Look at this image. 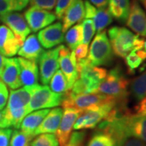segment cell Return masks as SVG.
I'll use <instances>...</instances> for the list:
<instances>
[{
    "mask_svg": "<svg viewBox=\"0 0 146 146\" xmlns=\"http://www.w3.org/2000/svg\"><path fill=\"white\" fill-rule=\"evenodd\" d=\"M88 53V59L94 66H108L112 63L114 53L105 30L97 33Z\"/></svg>",
    "mask_w": 146,
    "mask_h": 146,
    "instance_id": "cell-3",
    "label": "cell"
},
{
    "mask_svg": "<svg viewBox=\"0 0 146 146\" xmlns=\"http://www.w3.org/2000/svg\"><path fill=\"white\" fill-rule=\"evenodd\" d=\"M114 99L118 98L101 94H73L70 91H68L65 94L64 99L61 105L63 109L75 108L80 110H84L90 107H94L95 106L108 102Z\"/></svg>",
    "mask_w": 146,
    "mask_h": 146,
    "instance_id": "cell-6",
    "label": "cell"
},
{
    "mask_svg": "<svg viewBox=\"0 0 146 146\" xmlns=\"http://www.w3.org/2000/svg\"><path fill=\"white\" fill-rule=\"evenodd\" d=\"M23 44L20 38L5 25H0V53L5 57H13Z\"/></svg>",
    "mask_w": 146,
    "mask_h": 146,
    "instance_id": "cell-14",
    "label": "cell"
},
{
    "mask_svg": "<svg viewBox=\"0 0 146 146\" xmlns=\"http://www.w3.org/2000/svg\"><path fill=\"white\" fill-rule=\"evenodd\" d=\"M65 94L53 92L46 85L38 84L32 95L29 103L27 106V114L38 110L57 107L62 104Z\"/></svg>",
    "mask_w": 146,
    "mask_h": 146,
    "instance_id": "cell-5",
    "label": "cell"
},
{
    "mask_svg": "<svg viewBox=\"0 0 146 146\" xmlns=\"http://www.w3.org/2000/svg\"><path fill=\"white\" fill-rule=\"evenodd\" d=\"M59 67L68 81V89H72V85L78 79L76 58L74 50H71L68 47L63 45L59 46Z\"/></svg>",
    "mask_w": 146,
    "mask_h": 146,
    "instance_id": "cell-8",
    "label": "cell"
},
{
    "mask_svg": "<svg viewBox=\"0 0 146 146\" xmlns=\"http://www.w3.org/2000/svg\"><path fill=\"white\" fill-rule=\"evenodd\" d=\"M126 24L137 35L146 37V13L138 0H132L131 3Z\"/></svg>",
    "mask_w": 146,
    "mask_h": 146,
    "instance_id": "cell-13",
    "label": "cell"
},
{
    "mask_svg": "<svg viewBox=\"0 0 146 146\" xmlns=\"http://www.w3.org/2000/svg\"><path fill=\"white\" fill-rule=\"evenodd\" d=\"M88 52H89V45L83 44V43L80 44L74 50L76 60L85 58L88 55Z\"/></svg>",
    "mask_w": 146,
    "mask_h": 146,
    "instance_id": "cell-40",
    "label": "cell"
},
{
    "mask_svg": "<svg viewBox=\"0 0 146 146\" xmlns=\"http://www.w3.org/2000/svg\"><path fill=\"white\" fill-rule=\"evenodd\" d=\"M135 115H146V96L138 102V103L134 107V113Z\"/></svg>",
    "mask_w": 146,
    "mask_h": 146,
    "instance_id": "cell-42",
    "label": "cell"
},
{
    "mask_svg": "<svg viewBox=\"0 0 146 146\" xmlns=\"http://www.w3.org/2000/svg\"><path fill=\"white\" fill-rule=\"evenodd\" d=\"M0 21L6 26L8 27L13 33L22 42H25L26 37L31 33L24 15L19 12H9L0 15Z\"/></svg>",
    "mask_w": 146,
    "mask_h": 146,
    "instance_id": "cell-12",
    "label": "cell"
},
{
    "mask_svg": "<svg viewBox=\"0 0 146 146\" xmlns=\"http://www.w3.org/2000/svg\"><path fill=\"white\" fill-rule=\"evenodd\" d=\"M49 83H50V88L54 93L64 94L69 91L68 81L61 70H58L54 74Z\"/></svg>",
    "mask_w": 146,
    "mask_h": 146,
    "instance_id": "cell-30",
    "label": "cell"
},
{
    "mask_svg": "<svg viewBox=\"0 0 146 146\" xmlns=\"http://www.w3.org/2000/svg\"><path fill=\"white\" fill-rule=\"evenodd\" d=\"M37 39L45 49H52L64 41L62 23L56 22L41 29L37 33Z\"/></svg>",
    "mask_w": 146,
    "mask_h": 146,
    "instance_id": "cell-11",
    "label": "cell"
},
{
    "mask_svg": "<svg viewBox=\"0 0 146 146\" xmlns=\"http://www.w3.org/2000/svg\"><path fill=\"white\" fill-rule=\"evenodd\" d=\"M86 133L81 131H75L72 133L70 139L65 146H84Z\"/></svg>",
    "mask_w": 146,
    "mask_h": 146,
    "instance_id": "cell-35",
    "label": "cell"
},
{
    "mask_svg": "<svg viewBox=\"0 0 146 146\" xmlns=\"http://www.w3.org/2000/svg\"><path fill=\"white\" fill-rule=\"evenodd\" d=\"M130 0H109V11L112 17L120 23H126L127 19L129 9H130Z\"/></svg>",
    "mask_w": 146,
    "mask_h": 146,
    "instance_id": "cell-23",
    "label": "cell"
},
{
    "mask_svg": "<svg viewBox=\"0 0 146 146\" xmlns=\"http://www.w3.org/2000/svg\"><path fill=\"white\" fill-rule=\"evenodd\" d=\"M6 58H6L5 56H3V55L0 53V77H1V75H2V73H3V69H4Z\"/></svg>",
    "mask_w": 146,
    "mask_h": 146,
    "instance_id": "cell-44",
    "label": "cell"
},
{
    "mask_svg": "<svg viewBox=\"0 0 146 146\" xmlns=\"http://www.w3.org/2000/svg\"><path fill=\"white\" fill-rule=\"evenodd\" d=\"M8 96L9 94L7 86L2 80H0V110H3L5 108L6 105L7 103Z\"/></svg>",
    "mask_w": 146,
    "mask_h": 146,
    "instance_id": "cell-38",
    "label": "cell"
},
{
    "mask_svg": "<svg viewBox=\"0 0 146 146\" xmlns=\"http://www.w3.org/2000/svg\"><path fill=\"white\" fill-rule=\"evenodd\" d=\"M143 50H145V52L146 53V40H145V43H144V46H143Z\"/></svg>",
    "mask_w": 146,
    "mask_h": 146,
    "instance_id": "cell-46",
    "label": "cell"
},
{
    "mask_svg": "<svg viewBox=\"0 0 146 146\" xmlns=\"http://www.w3.org/2000/svg\"><path fill=\"white\" fill-rule=\"evenodd\" d=\"M140 1V3H141L142 6L145 7V9L146 10V0H139Z\"/></svg>",
    "mask_w": 146,
    "mask_h": 146,
    "instance_id": "cell-45",
    "label": "cell"
},
{
    "mask_svg": "<svg viewBox=\"0 0 146 146\" xmlns=\"http://www.w3.org/2000/svg\"><path fill=\"white\" fill-rule=\"evenodd\" d=\"M49 111V109H43L30 112L23 119L20 126V129L28 135L35 137V131Z\"/></svg>",
    "mask_w": 146,
    "mask_h": 146,
    "instance_id": "cell-21",
    "label": "cell"
},
{
    "mask_svg": "<svg viewBox=\"0 0 146 146\" xmlns=\"http://www.w3.org/2000/svg\"><path fill=\"white\" fill-rule=\"evenodd\" d=\"M81 26H82V31H83L82 43L89 45L96 33L94 21L90 19H84L81 23Z\"/></svg>",
    "mask_w": 146,
    "mask_h": 146,
    "instance_id": "cell-33",
    "label": "cell"
},
{
    "mask_svg": "<svg viewBox=\"0 0 146 146\" xmlns=\"http://www.w3.org/2000/svg\"><path fill=\"white\" fill-rule=\"evenodd\" d=\"M93 19L95 29L98 33L103 31L106 27L109 26L113 21V17L111 16L109 9H106V7L99 8L98 10H97V12Z\"/></svg>",
    "mask_w": 146,
    "mask_h": 146,
    "instance_id": "cell-27",
    "label": "cell"
},
{
    "mask_svg": "<svg viewBox=\"0 0 146 146\" xmlns=\"http://www.w3.org/2000/svg\"><path fill=\"white\" fill-rule=\"evenodd\" d=\"M1 117H2V112L0 111V119H1Z\"/></svg>",
    "mask_w": 146,
    "mask_h": 146,
    "instance_id": "cell-47",
    "label": "cell"
},
{
    "mask_svg": "<svg viewBox=\"0 0 146 146\" xmlns=\"http://www.w3.org/2000/svg\"><path fill=\"white\" fill-rule=\"evenodd\" d=\"M125 136H133L146 143V115L129 113L124 120Z\"/></svg>",
    "mask_w": 146,
    "mask_h": 146,
    "instance_id": "cell-15",
    "label": "cell"
},
{
    "mask_svg": "<svg viewBox=\"0 0 146 146\" xmlns=\"http://www.w3.org/2000/svg\"><path fill=\"white\" fill-rule=\"evenodd\" d=\"M128 80L126 78L119 65L112 68L106 78L101 81L90 94H101L127 101Z\"/></svg>",
    "mask_w": 146,
    "mask_h": 146,
    "instance_id": "cell-1",
    "label": "cell"
},
{
    "mask_svg": "<svg viewBox=\"0 0 146 146\" xmlns=\"http://www.w3.org/2000/svg\"><path fill=\"white\" fill-rule=\"evenodd\" d=\"M34 137L29 136L21 130L12 131L9 146H30V143Z\"/></svg>",
    "mask_w": 146,
    "mask_h": 146,
    "instance_id": "cell-31",
    "label": "cell"
},
{
    "mask_svg": "<svg viewBox=\"0 0 146 146\" xmlns=\"http://www.w3.org/2000/svg\"><path fill=\"white\" fill-rule=\"evenodd\" d=\"M136 36V34L124 27L113 26L110 28L108 38L113 53L116 56L124 58L134 50Z\"/></svg>",
    "mask_w": 146,
    "mask_h": 146,
    "instance_id": "cell-4",
    "label": "cell"
},
{
    "mask_svg": "<svg viewBox=\"0 0 146 146\" xmlns=\"http://www.w3.org/2000/svg\"><path fill=\"white\" fill-rule=\"evenodd\" d=\"M57 0H30L29 3L31 7H35L44 10L51 11L56 5Z\"/></svg>",
    "mask_w": 146,
    "mask_h": 146,
    "instance_id": "cell-36",
    "label": "cell"
},
{
    "mask_svg": "<svg viewBox=\"0 0 146 146\" xmlns=\"http://www.w3.org/2000/svg\"><path fill=\"white\" fill-rule=\"evenodd\" d=\"M74 1L75 0H57L56 5L54 7V14L57 19H62L65 11L68 10V7L72 5Z\"/></svg>",
    "mask_w": 146,
    "mask_h": 146,
    "instance_id": "cell-34",
    "label": "cell"
},
{
    "mask_svg": "<svg viewBox=\"0 0 146 146\" xmlns=\"http://www.w3.org/2000/svg\"><path fill=\"white\" fill-rule=\"evenodd\" d=\"M64 40L68 45V47L71 50H74L78 46L83 40V31L81 24H76L72 26L68 31L66 32V35L64 36Z\"/></svg>",
    "mask_w": 146,
    "mask_h": 146,
    "instance_id": "cell-25",
    "label": "cell"
},
{
    "mask_svg": "<svg viewBox=\"0 0 146 146\" xmlns=\"http://www.w3.org/2000/svg\"><path fill=\"white\" fill-rule=\"evenodd\" d=\"M12 129L0 128V146H9Z\"/></svg>",
    "mask_w": 146,
    "mask_h": 146,
    "instance_id": "cell-39",
    "label": "cell"
},
{
    "mask_svg": "<svg viewBox=\"0 0 146 146\" xmlns=\"http://www.w3.org/2000/svg\"><path fill=\"white\" fill-rule=\"evenodd\" d=\"M1 80L11 90L22 86L21 80V68L18 58H7L5 66L1 75Z\"/></svg>",
    "mask_w": 146,
    "mask_h": 146,
    "instance_id": "cell-16",
    "label": "cell"
},
{
    "mask_svg": "<svg viewBox=\"0 0 146 146\" xmlns=\"http://www.w3.org/2000/svg\"><path fill=\"white\" fill-rule=\"evenodd\" d=\"M130 92L136 102H140L146 96V71L131 80Z\"/></svg>",
    "mask_w": 146,
    "mask_h": 146,
    "instance_id": "cell-26",
    "label": "cell"
},
{
    "mask_svg": "<svg viewBox=\"0 0 146 146\" xmlns=\"http://www.w3.org/2000/svg\"><path fill=\"white\" fill-rule=\"evenodd\" d=\"M86 146H116V142L110 134L97 130L90 137Z\"/></svg>",
    "mask_w": 146,
    "mask_h": 146,
    "instance_id": "cell-29",
    "label": "cell"
},
{
    "mask_svg": "<svg viewBox=\"0 0 146 146\" xmlns=\"http://www.w3.org/2000/svg\"><path fill=\"white\" fill-rule=\"evenodd\" d=\"M30 146H59V145L54 133H42L33 139Z\"/></svg>",
    "mask_w": 146,
    "mask_h": 146,
    "instance_id": "cell-32",
    "label": "cell"
},
{
    "mask_svg": "<svg viewBox=\"0 0 146 146\" xmlns=\"http://www.w3.org/2000/svg\"><path fill=\"white\" fill-rule=\"evenodd\" d=\"M30 0H0V15L24 10Z\"/></svg>",
    "mask_w": 146,
    "mask_h": 146,
    "instance_id": "cell-28",
    "label": "cell"
},
{
    "mask_svg": "<svg viewBox=\"0 0 146 146\" xmlns=\"http://www.w3.org/2000/svg\"><path fill=\"white\" fill-rule=\"evenodd\" d=\"M38 84L33 86H24V88L11 90L6 108L10 110L27 108V106L31 99L32 95Z\"/></svg>",
    "mask_w": 146,
    "mask_h": 146,
    "instance_id": "cell-17",
    "label": "cell"
},
{
    "mask_svg": "<svg viewBox=\"0 0 146 146\" xmlns=\"http://www.w3.org/2000/svg\"><path fill=\"white\" fill-rule=\"evenodd\" d=\"M43 52L44 49L41 46L37 36L33 33L27 36L17 54L20 57L37 63Z\"/></svg>",
    "mask_w": 146,
    "mask_h": 146,
    "instance_id": "cell-18",
    "label": "cell"
},
{
    "mask_svg": "<svg viewBox=\"0 0 146 146\" xmlns=\"http://www.w3.org/2000/svg\"><path fill=\"white\" fill-rule=\"evenodd\" d=\"M124 60L127 68V72L130 75H132L146 60V53L143 49L132 50L124 58Z\"/></svg>",
    "mask_w": 146,
    "mask_h": 146,
    "instance_id": "cell-24",
    "label": "cell"
},
{
    "mask_svg": "<svg viewBox=\"0 0 146 146\" xmlns=\"http://www.w3.org/2000/svg\"><path fill=\"white\" fill-rule=\"evenodd\" d=\"M18 61L21 68V80L22 85L33 86L38 84L39 68L36 62L19 57Z\"/></svg>",
    "mask_w": 146,
    "mask_h": 146,
    "instance_id": "cell-19",
    "label": "cell"
},
{
    "mask_svg": "<svg viewBox=\"0 0 146 146\" xmlns=\"http://www.w3.org/2000/svg\"><path fill=\"white\" fill-rule=\"evenodd\" d=\"M24 16L31 32L33 33H36L51 25L57 19L55 14L50 11L44 10L35 7H30L27 9L25 11Z\"/></svg>",
    "mask_w": 146,
    "mask_h": 146,
    "instance_id": "cell-9",
    "label": "cell"
},
{
    "mask_svg": "<svg viewBox=\"0 0 146 146\" xmlns=\"http://www.w3.org/2000/svg\"><path fill=\"white\" fill-rule=\"evenodd\" d=\"M84 19V4L83 0H75L65 11L62 17L63 32L66 33L76 24H78Z\"/></svg>",
    "mask_w": 146,
    "mask_h": 146,
    "instance_id": "cell-20",
    "label": "cell"
},
{
    "mask_svg": "<svg viewBox=\"0 0 146 146\" xmlns=\"http://www.w3.org/2000/svg\"><path fill=\"white\" fill-rule=\"evenodd\" d=\"M59 46L54 49L44 50L39 58V77L43 85L49 84L54 74L59 68Z\"/></svg>",
    "mask_w": 146,
    "mask_h": 146,
    "instance_id": "cell-7",
    "label": "cell"
},
{
    "mask_svg": "<svg viewBox=\"0 0 146 146\" xmlns=\"http://www.w3.org/2000/svg\"><path fill=\"white\" fill-rule=\"evenodd\" d=\"M84 19L93 18L97 12L96 7L88 0H85L84 2Z\"/></svg>",
    "mask_w": 146,
    "mask_h": 146,
    "instance_id": "cell-41",
    "label": "cell"
},
{
    "mask_svg": "<svg viewBox=\"0 0 146 146\" xmlns=\"http://www.w3.org/2000/svg\"><path fill=\"white\" fill-rule=\"evenodd\" d=\"M127 101L114 99L102 105L95 106L88 109L81 110L80 114L76 121L73 128L75 130L93 129L104 120L109 113L120 102Z\"/></svg>",
    "mask_w": 146,
    "mask_h": 146,
    "instance_id": "cell-2",
    "label": "cell"
},
{
    "mask_svg": "<svg viewBox=\"0 0 146 146\" xmlns=\"http://www.w3.org/2000/svg\"><path fill=\"white\" fill-rule=\"evenodd\" d=\"M81 110L75 108H65L63 112V116L60 121L59 126L56 131L59 146H65L72 135L73 127L76 121L80 114Z\"/></svg>",
    "mask_w": 146,
    "mask_h": 146,
    "instance_id": "cell-10",
    "label": "cell"
},
{
    "mask_svg": "<svg viewBox=\"0 0 146 146\" xmlns=\"http://www.w3.org/2000/svg\"><path fill=\"white\" fill-rule=\"evenodd\" d=\"M63 112V109L59 107L50 110L49 113L35 131V136L42 133H55L62 119Z\"/></svg>",
    "mask_w": 146,
    "mask_h": 146,
    "instance_id": "cell-22",
    "label": "cell"
},
{
    "mask_svg": "<svg viewBox=\"0 0 146 146\" xmlns=\"http://www.w3.org/2000/svg\"><path fill=\"white\" fill-rule=\"evenodd\" d=\"M116 146H146V143L133 136H124L116 141Z\"/></svg>",
    "mask_w": 146,
    "mask_h": 146,
    "instance_id": "cell-37",
    "label": "cell"
},
{
    "mask_svg": "<svg viewBox=\"0 0 146 146\" xmlns=\"http://www.w3.org/2000/svg\"><path fill=\"white\" fill-rule=\"evenodd\" d=\"M89 2L98 8H105L108 5L109 0H89Z\"/></svg>",
    "mask_w": 146,
    "mask_h": 146,
    "instance_id": "cell-43",
    "label": "cell"
}]
</instances>
